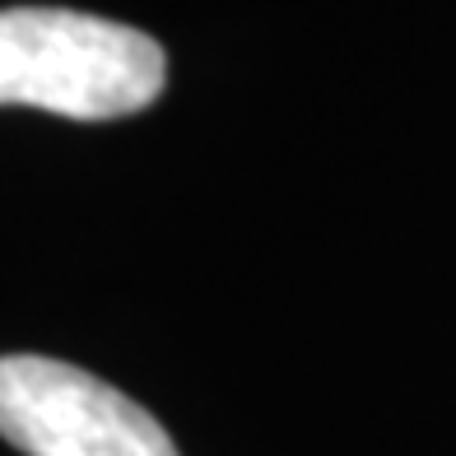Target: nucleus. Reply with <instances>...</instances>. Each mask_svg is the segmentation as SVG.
<instances>
[{
	"instance_id": "nucleus-1",
	"label": "nucleus",
	"mask_w": 456,
	"mask_h": 456,
	"mask_svg": "<svg viewBox=\"0 0 456 456\" xmlns=\"http://www.w3.org/2000/svg\"><path fill=\"white\" fill-rule=\"evenodd\" d=\"M168 85L150 33L79 10H0V108H43L75 121L144 112Z\"/></svg>"
},
{
	"instance_id": "nucleus-2",
	"label": "nucleus",
	"mask_w": 456,
	"mask_h": 456,
	"mask_svg": "<svg viewBox=\"0 0 456 456\" xmlns=\"http://www.w3.org/2000/svg\"><path fill=\"white\" fill-rule=\"evenodd\" d=\"M0 438L24 456H177L144 405L43 354L0 359Z\"/></svg>"
}]
</instances>
